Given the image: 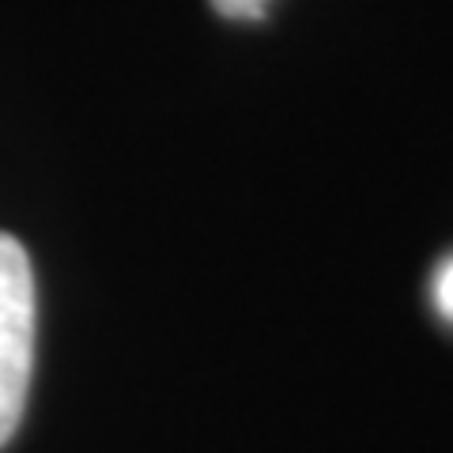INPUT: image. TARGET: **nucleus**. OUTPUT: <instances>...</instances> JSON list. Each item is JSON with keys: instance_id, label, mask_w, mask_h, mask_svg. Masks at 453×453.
Listing matches in <instances>:
<instances>
[{"instance_id": "obj_1", "label": "nucleus", "mask_w": 453, "mask_h": 453, "mask_svg": "<svg viewBox=\"0 0 453 453\" xmlns=\"http://www.w3.org/2000/svg\"><path fill=\"white\" fill-rule=\"evenodd\" d=\"M35 273L27 250L0 231V449L19 431L35 374Z\"/></svg>"}, {"instance_id": "obj_2", "label": "nucleus", "mask_w": 453, "mask_h": 453, "mask_svg": "<svg viewBox=\"0 0 453 453\" xmlns=\"http://www.w3.org/2000/svg\"><path fill=\"white\" fill-rule=\"evenodd\" d=\"M431 299H434V310L442 314L446 321H453V257H446L438 265V273L431 280Z\"/></svg>"}, {"instance_id": "obj_3", "label": "nucleus", "mask_w": 453, "mask_h": 453, "mask_svg": "<svg viewBox=\"0 0 453 453\" xmlns=\"http://www.w3.org/2000/svg\"><path fill=\"white\" fill-rule=\"evenodd\" d=\"M211 8L226 19H257V16H265L268 0H211Z\"/></svg>"}]
</instances>
